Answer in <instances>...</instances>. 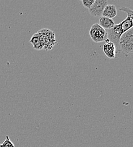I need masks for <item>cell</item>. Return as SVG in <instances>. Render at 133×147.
<instances>
[{
  "instance_id": "obj_1",
  "label": "cell",
  "mask_w": 133,
  "mask_h": 147,
  "mask_svg": "<svg viewBox=\"0 0 133 147\" xmlns=\"http://www.w3.org/2000/svg\"><path fill=\"white\" fill-rule=\"evenodd\" d=\"M119 10L127 13V17L121 23L115 24L110 30H106L108 34V39L113 42L116 48L119 50V41L121 36L133 28V11L128 7H121Z\"/></svg>"
},
{
  "instance_id": "obj_2",
  "label": "cell",
  "mask_w": 133,
  "mask_h": 147,
  "mask_svg": "<svg viewBox=\"0 0 133 147\" xmlns=\"http://www.w3.org/2000/svg\"><path fill=\"white\" fill-rule=\"evenodd\" d=\"M43 48L45 51H51L57 43L55 32L48 29L43 28L37 32Z\"/></svg>"
},
{
  "instance_id": "obj_3",
  "label": "cell",
  "mask_w": 133,
  "mask_h": 147,
  "mask_svg": "<svg viewBox=\"0 0 133 147\" xmlns=\"http://www.w3.org/2000/svg\"><path fill=\"white\" fill-rule=\"evenodd\" d=\"M119 50L126 55L133 52V28L124 33L119 41Z\"/></svg>"
},
{
  "instance_id": "obj_4",
  "label": "cell",
  "mask_w": 133,
  "mask_h": 147,
  "mask_svg": "<svg viewBox=\"0 0 133 147\" xmlns=\"http://www.w3.org/2000/svg\"><path fill=\"white\" fill-rule=\"evenodd\" d=\"M89 33L91 39L96 43L104 42L108 39L107 31L97 23L91 26Z\"/></svg>"
},
{
  "instance_id": "obj_5",
  "label": "cell",
  "mask_w": 133,
  "mask_h": 147,
  "mask_svg": "<svg viewBox=\"0 0 133 147\" xmlns=\"http://www.w3.org/2000/svg\"><path fill=\"white\" fill-rule=\"evenodd\" d=\"M108 5L106 0H95V2L90 9H88L91 16L95 17H101L105 6Z\"/></svg>"
},
{
  "instance_id": "obj_6",
  "label": "cell",
  "mask_w": 133,
  "mask_h": 147,
  "mask_svg": "<svg viewBox=\"0 0 133 147\" xmlns=\"http://www.w3.org/2000/svg\"><path fill=\"white\" fill-rule=\"evenodd\" d=\"M105 41L106 43L103 46V52L109 58L114 59L116 58V48L114 44L108 39Z\"/></svg>"
},
{
  "instance_id": "obj_7",
  "label": "cell",
  "mask_w": 133,
  "mask_h": 147,
  "mask_svg": "<svg viewBox=\"0 0 133 147\" xmlns=\"http://www.w3.org/2000/svg\"><path fill=\"white\" fill-rule=\"evenodd\" d=\"M117 9L114 5H107L104 8L102 16L108 18L112 19L117 16Z\"/></svg>"
},
{
  "instance_id": "obj_8",
  "label": "cell",
  "mask_w": 133,
  "mask_h": 147,
  "mask_svg": "<svg viewBox=\"0 0 133 147\" xmlns=\"http://www.w3.org/2000/svg\"><path fill=\"white\" fill-rule=\"evenodd\" d=\"M99 24L105 30L111 29L115 25L112 19L108 18L103 16H101L99 19Z\"/></svg>"
},
{
  "instance_id": "obj_9",
  "label": "cell",
  "mask_w": 133,
  "mask_h": 147,
  "mask_svg": "<svg viewBox=\"0 0 133 147\" xmlns=\"http://www.w3.org/2000/svg\"><path fill=\"white\" fill-rule=\"evenodd\" d=\"M30 42L32 44L33 47L35 50L41 51L43 49L40 40L39 35L37 32L34 34L31 37V39L30 40Z\"/></svg>"
},
{
  "instance_id": "obj_10",
  "label": "cell",
  "mask_w": 133,
  "mask_h": 147,
  "mask_svg": "<svg viewBox=\"0 0 133 147\" xmlns=\"http://www.w3.org/2000/svg\"><path fill=\"white\" fill-rule=\"evenodd\" d=\"M0 147H15V146L10 140L9 136L6 135L3 143L2 144H0Z\"/></svg>"
},
{
  "instance_id": "obj_11",
  "label": "cell",
  "mask_w": 133,
  "mask_h": 147,
  "mask_svg": "<svg viewBox=\"0 0 133 147\" xmlns=\"http://www.w3.org/2000/svg\"><path fill=\"white\" fill-rule=\"evenodd\" d=\"M95 2V0H82V2L83 6L88 9H90Z\"/></svg>"
}]
</instances>
